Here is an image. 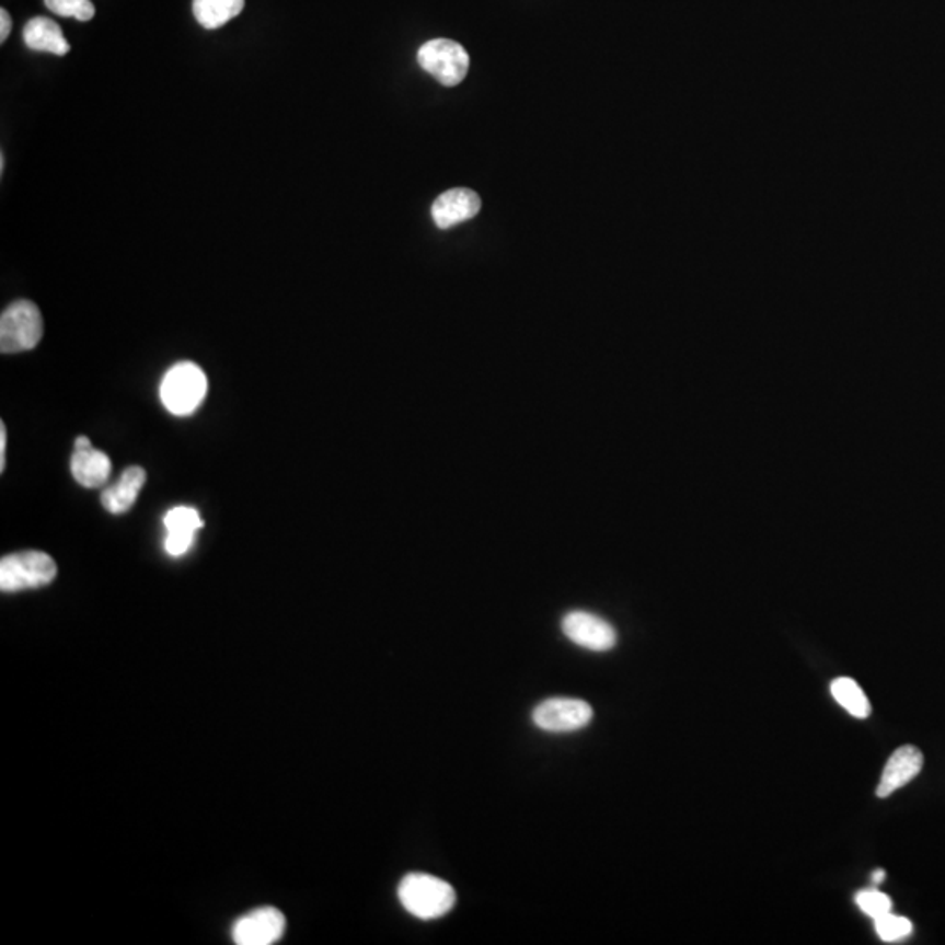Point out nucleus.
I'll list each match as a JSON object with an SVG mask.
<instances>
[{
  "label": "nucleus",
  "mask_w": 945,
  "mask_h": 945,
  "mask_svg": "<svg viewBox=\"0 0 945 945\" xmlns=\"http://www.w3.org/2000/svg\"><path fill=\"white\" fill-rule=\"evenodd\" d=\"M397 897L406 912L423 921L440 920L458 902L456 889L447 880L418 872L401 879Z\"/></svg>",
  "instance_id": "nucleus-1"
},
{
  "label": "nucleus",
  "mask_w": 945,
  "mask_h": 945,
  "mask_svg": "<svg viewBox=\"0 0 945 945\" xmlns=\"http://www.w3.org/2000/svg\"><path fill=\"white\" fill-rule=\"evenodd\" d=\"M207 377L198 365L192 361L177 362L166 371L160 385L163 406L171 414L192 415L207 396Z\"/></svg>",
  "instance_id": "nucleus-2"
},
{
  "label": "nucleus",
  "mask_w": 945,
  "mask_h": 945,
  "mask_svg": "<svg viewBox=\"0 0 945 945\" xmlns=\"http://www.w3.org/2000/svg\"><path fill=\"white\" fill-rule=\"evenodd\" d=\"M44 324L39 307L28 300H18L0 318V350L2 354L34 349L43 338Z\"/></svg>",
  "instance_id": "nucleus-3"
},
{
  "label": "nucleus",
  "mask_w": 945,
  "mask_h": 945,
  "mask_svg": "<svg viewBox=\"0 0 945 945\" xmlns=\"http://www.w3.org/2000/svg\"><path fill=\"white\" fill-rule=\"evenodd\" d=\"M57 578V564L43 552H20L0 561L2 592H22L28 588L46 587Z\"/></svg>",
  "instance_id": "nucleus-4"
},
{
  "label": "nucleus",
  "mask_w": 945,
  "mask_h": 945,
  "mask_svg": "<svg viewBox=\"0 0 945 945\" xmlns=\"http://www.w3.org/2000/svg\"><path fill=\"white\" fill-rule=\"evenodd\" d=\"M417 58L418 66L443 87H458L470 69V55L456 41H429L420 46Z\"/></svg>",
  "instance_id": "nucleus-5"
},
{
  "label": "nucleus",
  "mask_w": 945,
  "mask_h": 945,
  "mask_svg": "<svg viewBox=\"0 0 945 945\" xmlns=\"http://www.w3.org/2000/svg\"><path fill=\"white\" fill-rule=\"evenodd\" d=\"M592 718V706L581 699H546L532 711L534 725L550 734L576 733L587 727Z\"/></svg>",
  "instance_id": "nucleus-6"
},
{
  "label": "nucleus",
  "mask_w": 945,
  "mask_h": 945,
  "mask_svg": "<svg viewBox=\"0 0 945 945\" xmlns=\"http://www.w3.org/2000/svg\"><path fill=\"white\" fill-rule=\"evenodd\" d=\"M564 636L579 648L610 652L616 645V631L610 622L588 611H571L563 619Z\"/></svg>",
  "instance_id": "nucleus-7"
},
{
  "label": "nucleus",
  "mask_w": 945,
  "mask_h": 945,
  "mask_svg": "<svg viewBox=\"0 0 945 945\" xmlns=\"http://www.w3.org/2000/svg\"><path fill=\"white\" fill-rule=\"evenodd\" d=\"M286 930V918L279 909L262 907L240 918L233 926L237 945H272L279 942Z\"/></svg>",
  "instance_id": "nucleus-8"
},
{
  "label": "nucleus",
  "mask_w": 945,
  "mask_h": 945,
  "mask_svg": "<svg viewBox=\"0 0 945 945\" xmlns=\"http://www.w3.org/2000/svg\"><path fill=\"white\" fill-rule=\"evenodd\" d=\"M70 470L79 485H83L84 488H96L107 482L113 464L107 453L93 449L92 441L88 440L87 436H79L76 438Z\"/></svg>",
  "instance_id": "nucleus-9"
},
{
  "label": "nucleus",
  "mask_w": 945,
  "mask_h": 945,
  "mask_svg": "<svg viewBox=\"0 0 945 945\" xmlns=\"http://www.w3.org/2000/svg\"><path fill=\"white\" fill-rule=\"evenodd\" d=\"M482 201L475 192L468 188H453L445 192L433 204V219L440 230H449L459 222L470 221L480 212Z\"/></svg>",
  "instance_id": "nucleus-10"
},
{
  "label": "nucleus",
  "mask_w": 945,
  "mask_h": 945,
  "mask_svg": "<svg viewBox=\"0 0 945 945\" xmlns=\"http://www.w3.org/2000/svg\"><path fill=\"white\" fill-rule=\"evenodd\" d=\"M923 763V753L915 746L898 748L886 763L885 772H883L879 786H877V797H889L891 793L902 788L907 783H911L915 775L920 774Z\"/></svg>",
  "instance_id": "nucleus-11"
},
{
  "label": "nucleus",
  "mask_w": 945,
  "mask_h": 945,
  "mask_svg": "<svg viewBox=\"0 0 945 945\" xmlns=\"http://www.w3.org/2000/svg\"><path fill=\"white\" fill-rule=\"evenodd\" d=\"M146 479L148 476L142 468L131 466L123 471L122 479L102 493V506L113 515L127 514L131 506L136 505Z\"/></svg>",
  "instance_id": "nucleus-12"
},
{
  "label": "nucleus",
  "mask_w": 945,
  "mask_h": 945,
  "mask_svg": "<svg viewBox=\"0 0 945 945\" xmlns=\"http://www.w3.org/2000/svg\"><path fill=\"white\" fill-rule=\"evenodd\" d=\"M23 41L34 51L51 53L58 57L70 51V44L67 43L60 25L49 18H32L23 31Z\"/></svg>",
  "instance_id": "nucleus-13"
},
{
  "label": "nucleus",
  "mask_w": 945,
  "mask_h": 945,
  "mask_svg": "<svg viewBox=\"0 0 945 945\" xmlns=\"http://www.w3.org/2000/svg\"><path fill=\"white\" fill-rule=\"evenodd\" d=\"M245 0H193V14L196 22L207 31H216L239 16Z\"/></svg>",
  "instance_id": "nucleus-14"
},
{
  "label": "nucleus",
  "mask_w": 945,
  "mask_h": 945,
  "mask_svg": "<svg viewBox=\"0 0 945 945\" xmlns=\"http://www.w3.org/2000/svg\"><path fill=\"white\" fill-rule=\"evenodd\" d=\"M833 699L844 707L854 718H868L872 713L871 702L867 695L860 689V684L851 678H837L830 687Z\"/></svg>",
  "instance_id": "nucleus-15"
},
{
  "label": "nucleus",
  "mask_w": 945,
  "mask_h": 945,
  "mask_svg": "<svg viewBox=\"0 0 945 945\" xmlns=\"http://www.w3.org/2000/svg\"><path fill=\"white\" fill-rule=\"evenodd\" d=\"M166 532H184V534H193L204 528V520L200 515L192 506H177L174 510L169 511L163 519Z\"/></svg>",
  "instance_id": "nucleus-16"
},
{
  "label": "nucleus",
  "mask_w": 945,
  "mask_h": 945,
  "mask_svg": "<svg viewBox=\"0 0 945 945\" xmlns=\"http://www.w3.org/2000/svg\"><path fill=\"white\" fill-rule=\"evenodd\" d=\"M51 13L64 18H74L79 22H90L95 16L92 0H44Z\"/></svg>",
  "instance_id": "nucleus-17"
},
{
  "label": "nucleus",
  "mask_w": 945,
  "mask_h": 945,
  "mask_svg": "<svg viewBox=\"0 0 945 945\" xmlns=\"http://www.w3.org/2000/svg\"><path fill=\"white\" fill-rule=\"evenodd\" d=\"M854 900H856V906H858L860 909H862V911L874 921L879 920L883 915L889 914V912H891V907H894L891 898H889L888 895L880 894L877 889H865V891H860Z\"/></svg>",
  "instance_id": "nucleus-18"
},
{
  "label": "nucleus",
  "mask_w": 945,
  "mask_h": 945,
  "mask_svg": "<svg viewBox=\"0 0 945 945\" xmlns=\"http://www.w3.org/2000/svg\"><path fill=\"white\" fill-rule=\"evenodd\" d=\"M876 932L885 942H898L911 935L912 923L902 915H895L889 912V914L876 920Z\"/></svg>",
  "instance_id": "nucleus-19"
},
{
  "label": "nucleus",
  "mask_w": 945,
  "mask_h": 945,
  "mask_svg": "<svg viewBox=\"0 0 945 945\" xmlns=\"http://www.w3.org/2000/svg\"><path fill=\"white\" fill-rule=\"evenodd\" d=\"M193 540H195L193 534H184V532H166V554H171L172 557H181V555L186 554V552L192 549Z\"/></svg>",
  "instance_id": "nucleus-20"
},
{
  "label": "nucleus",
  "mask_w": 945,
  "mask_h": 945,
  "mask_svg": "<svg viewBox=\"0 0 945 945\" xmlns=\"http://www.w3.org/2000/svg\"><path fill=\"white\" fill-rule=\"evenodd\" d=\"M11 16L5 9H0V43H4L11 34Z\"/></svg>",
  "instance_id": "nucleus-21"
},
{
  "label": "nucleus",
  "mask_w": 945,
  "mask_h": 945,
  "mask_svg": "<svg viewBox=\"0 0 945 945\" xmlns=\"http://www.w3.org/2000/svg\"><path fill=\"white\" fill-rule=\"evenodd\" d=\"M5 436H8V431H5L4 424H0V471L5 470V447H8V440H5Z\"/></svg>",
  "instance_id": "nucleus-22"
},
{
  "label": "nucleus",
  "mask_w": 945,
  "mask_h": 945,
  "mask_svg": "<svg viewBox=\"0 0 945 945\" xmlns=\"http://www.w3.org/2000/svg\"><path fill=\"white\" fill-rule=\"evenodd\" d=\"M885 879H886V874H885V871H883V868H879V871H876V872H874V874H872V883H874V885H880V883H883V880H885Z\"/></svg>",
  "instance_id": "nucleus-23"
}]
</instances>
